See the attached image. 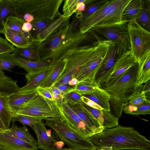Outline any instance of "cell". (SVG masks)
<instances>
[{"label":"cell","mask_w":150,"mask_h":150,"mask_svg":"<svg viewBox=\"0 0 150 150\" xmlns=\"http://www.w3.org/2000/svg\"><path fill=\"white\" fill-rule=\"evenodd\" d=\"M20 88L17 84V81L6 76L0 70V94L8 96L18 93Z\"/></svg>","instance_id":"27"},{"label":"cell","mask_w":150,"mask_h":150,"mask_svg":"<svg viewBox=\"0 0 150 150\" xmlns=\"http://www.w3.org/2000/svg\"><path fill=\"white\" fill-rule=\"evenodd\" d=\"M137 73V85L139 87L150 79V54L139 63Z\"/></svg>","instance_id":"28"},{"label":"cell","mask_w":150,"mask_h":150,"mask_svg":"<svg viewBox=\"0 0 150 150\" xmlns=\"http://www.w3.org/2000/svg\"><path fill=\"white\" fill-rule=\"evenodd\" d=\"M86 0H79V2L77 4L76 10L77 11L82 12L85 10L86 6L85 4Z\"/></svg>","instance_id":"49"},{"label":"cell","mask_w":150,"mask_h":150,"mask_svg":"<svg viewBox=\"0 0 150 150\" xmlns=\"http://www.w3.org/2000/svg\"><path fill=\"white\" fill-rule=\"evenodd\" d=\"M42 120L41 119L28 115L16 114L12 117L11 122L14 123L15 121H18L24 126L25 125H27L31 127L35 123Z\"/></svg>","instance_id":"37"},{"label":"cell","mask_w":150,"mask_h":150,"mask_svg":"<svg viewBox=\"0 0 150 150\" xmlns=\"http://www.w3.org/2000/svg\"><path fill=\"white\" fill-rule=\"evenodd\" d=\"M13 55L11 53L0 54V70L11 71L16 66L13 59Z\"/></svg>","instance_id":"36"},{"label":"cell","mask_w":150,"mask_h":150,"mask_svg":"<svg viewBox=\"0 0 150 150\" xmlns=\"http://www.w3.org/2000/svg\"><path fill=\"white\" fill-rule=\"evenodd\" d=\"M3 28V26L0 20V33H2Z\"/></svg>","instance_id":"54"},{"label":"cell","mask_w":150,"mask_h":150,"mask_svg":"<svg viewBox=\"0 0 150 150\" xmlns=\"http://www.w3.org/2000/svg\"><path fill=\"white\" fill-rule=\"evenodd\" d=\"M79 1V0H65L62 8V15L65 17H70L74 13H76L77 11L76 6Z\"/></svg>","instance_id":"38"},{"label":"cell","mask_w":150,"mask_h":150,"mask_svg":"<svg viewBox=\"0 0 150 150\" xmlns=\"http://www.w3.org/2000/svg\"><path fill=\"white\" fill-rule=\"evenodd\" d=\"M81 96L93 101L103 110L110 111V96L104 89L99 87L94 91Z\"/></svg>","instance_id":"26"},{"label":"cell","mask_w":150,"mask_h":150,"mask_svg":"<svg viewBox=\"0 0 150 150\" xmlns=\"http://www.w3.org/2000/svg\"><path fill=\"white\" fill-rule=\"evenodd\" d=\"M25 21L22 19L16 16H11L6 19L4 25V28H9L20 32L30 41L34 39L30 33H25L22 30L23 25Z\"/></svg>","instance_id":"30"},{"label":"cell","mask_w":150,"mask_h":150,"mask_svg":"<svg viewBox=\"0 0 150 150\" xmlns=\"http://www.w3.org/2000/svg\"><path fill=\"white\" fill-rule=\"evenodd\" d=\"M0 150H11L10 149L0 145Z\"/></svg>","instance_id":"53"},{"label":"cell","mask_w":150,"mask_h":150,"mask_svg":"<svg viewBox=\"0 0 150 150\" xmlns=\"http://www.w3.org/2000/svg\"><path fill=\"white\" fill-rule=\"evenodd\" d=\"M3 131L33 145L38 149L37 141L32 137L25 126L18 127L13 123L10 128Z\"/></svg>","instance_id":"25"},{"label":"cell","mask_w":150,"mask_h":150,"mask_svg":"<svg viewBox=\"0 0 150 150\" xmlns=\"http://www.w3.org/2000/svg\"><path fill=\"white\" fill-rule=\"evenodd\" d=\"M150 80L145 83L143 86L142 91L144 93L146 100L150 101Z\"/></svg>","instance_id":"47"},{"label":"cell","mask_w":150,"mask_h":150,"mask_svg":"<svg viewBox=\"0 0 150 150\" xmlns=\"http://www.w3.org/2000/svg\"><path fill=\"white\" fill-rule=\"evenodd\" d=\"M131 0H111L90 15L83 19L78 27L82 33L91 29L109 26L123 22V10Z\"/></svg>","instance_id":"4"},{"label":"cell","mask_w":150,"mask_h":150,"mask_svg":"<svg viewBox=\"0 0 150 150\" xmlns=\"http://www.w3.org/2000/svg\"><path fill=\"white\" fill-rule=\"evenodd\" d=\"M0 145L11 150H37L33 145L0 131Z\"/></svg>","instance_id":"18"},{"label":"cell","mask_w":150,"mask_h":150,"mask_svg":"<svg viewBox=\"0 0 150 150\" xmlns=\"http://www.w3.org/2000/svg\"><path fill=\"white\" fill-rule=\"evenodd\" d=\"M70 17H66L62 15L48 25L42 32L38 35L34 40L42 42L56 32L64 25L69 21Z\"/></svg>","instance_id":"24"},{"label":"cell","mask_w":150,"mask_h":150,"mask_svg":"<svg viewBox=\"0 0 150 150\" xmlns=\"http://www.w3.org/2000/svg\"><path fill=\"white\" fill-rule=\"evenodd\" d=\"M45 120V125L52 129L62 142L70 148L96 150L95 146L88 137L83 136L71 128L62 116Z\"/></svg>","instance_id":"7"},{"label":"cell","mask_w":150,"mask_h":150,"mask_svg":"<svg viewBox=\"0 0 150 150\" xmlns=\"http://www.w3.org/2000/svg\"><path fill=\"white\" fill-rule=\"evenodd\" d=\"M52 67L45 69L37 73H27L25 77L27 80V84L23 87L20 88L17 93L24 94L36 91V88L39 86L50 73Z\"/></svg>","instance_id":"17"},{"label":"cell","mask_w":150,"mask_h":150,"mask_svg":"<svg viewBox=\"0 0 150 150\" xmlns=\"http://www.w3.org/2000/svg\"><path fill=\"white\" fill-rule=\"evenodd\" d=\"M38 95L36 91L24 94L16 93L7 96L6 105L13 116L21 106Z\"/></svg>","instance_id":"19"},{"label":"cell","mask_w":150,"mask_h":150,"mask_svg":"<svg viewBox=\"0 0 150 150\" xmlns=\"http://www.w3.org/2000/svg\"><path fill=\"white\" fill-rule=\"evenodd\" d=\"M41 121L36 122L31 127L37 138V148L42 150H55L58 142L47 130Z\"/></svg>","instance_id":"15"},{"label":"cell","mask_w":150,"mask_h":150,"mask_svg":"<svg viewBox=\"0 0 150 150\" xmlns=\"http://www.w3.org/2000/svg\"><path fill=\"white\" fill-rule=\"evenodd\" d=\"M128 23H121L109 26L93 28L89 33L97 40L117 41L130 50Z\"/></svg>","instance_id":"11"},{"label":"cell","mask_w":150,"mask_h":150,"mask_svg":"<svg viewBox=\"0 0 150 150\" xmlns=\"http://www.w3.org/2000/svg\"><path fill=\"white\" fill-rule=\"evenodd\" d=\"M7 96L0 94V118L7 129L9 128L13 115L6 105Z\"/></svg>","instance_id":"33"},{"label":"cell","mask_w":150,"mask_h":150,"mask_svg":"<svg viewBox=\"0 0 150 150\" xmlns=\"http://www.w3.org/2000/svg\"><path fill=\"white\" fill-rule=\"evenodd\" d=\"M11 16H17L11 0H1L0 20L3 26L6 18Z\"/></svg>","instance_id":"31"},{"label":"cell","mask_w":150,"mask_h":150,"mask_svg":"<svg viewBox=\"0 0 150 150\" xmlns=\"http://www.w3.org/2000/svg\"><path fill=\"white\" fill-rule=\"evenodd\" d=\"M66 104L92 129L94 134L99 133L104 130L100 126L97 120L83 107L81 103L75 104Z\"/></svg>","instance_id":"16"},{"label":"cell","mask_w":150,"mask_h":150,"mask_svg":"<svg viewBox=\"0 0 150 150\" xmlns=\"http://www.w3.org/2000/svg\"><path fill=\"white\" fill-rule=\"evenodd\" d=\"M81 100L82 102L90 107L99 110H103L96 103L86 97L81 96Z\"/></svg>","instance_id":"45"},{"label":"cell","mask_w":150,"mask_h":150,"mask_svg":"<svg viewBox=\"0 0 150 150\" xmlns=\"http://www.w3.org/2000/svg\"><path fill=\"white\" fill-rule=\"evenodd\" d=\"M56 104L62 116L71 128L86 137L94 134L92 129L81 120L66 103L63 102L61 104Z\"/></svg>","instance_id":"13"},{"label":"cell","mask_w":150,"mask_h":150,"mask_svg":"<svg viewBox=\"0 0 150 150\" xmlns=\"http://www.w3.org/2000/svg\"><path fill=\"white\" fill-rule=\"evenodd\" d=\"M99 88L95 81H91L77 84L73 91L81 96L94 91Z\"/></svg>","instance_id":"34"},{"label":"cell","mask_w":150,"mask_h":150,"mask_svg":"<svg viewBox=\"0 0 150 150\" xmlns=\"http://www.w3.org/2000/svg\"><path fill=\"white\" fill-rule=\"evenodd\" d=\"M137 63L130 51L124 53L104 76L98 84V86L103 88L112 86L125 71Z\"/></svg>","instance_id":"12"},{"label":"cell","mask_w":150,"mask_h":150,"mask_svg":"<svg viewBox=\"0 0 150 150\" xmlns=\"http://www.w3.org/2000/svg\"><path fill=\"white\" fill-rule=\"evenodd\" d=\"M150 101L146 100L140 105L137 106V116L140 115H146L150 114Z\"/></svg>","instance_id":"43"},{"label":"cell","mask_w":150,"mask_h":150,"mask_svg":"<svg viewBox=\"0 0 150 150\" xmlns=\"http://www.w3.org/2000/svg\"><path fill=\"white\" fill-rule=\"evenodd\" d=\"M97 43L96 40L92 45L80 46L69 51L64 58L66 60L65 67L52 86L57 88L75 78L96 49Z\"/></svg>","instance_id":"6"},{"label":"cell","mask_w":150,"mask_h":150,"mask_svg":"<svg viewBox=\"0 0 150 150\" xmlns=\"http://www.w3.org/2000/svg\"><path fill=\"white\" fill-rule=\"evenodd\" d=\"M55 19L53 18L44 19L31 23L33 28L30 33L34 40L38 35L42 32Z\"/></svg>","instance_id":"35"},{"label":"cell","mask_w":150,"mask_h":150,"mask_svg":"<svg viewBox=\"0 0 150 150\" xmlns=\"http://www.w3.org/2000/svg\"><path fill=\"white\" fill-rule=\"evenodd\" d=\"M138 67L137 63L125 71L112 85L102 88L110 95L114 115L118 119L122 116L125 105L133 95L143 89V85L139 87L137 85Z\"/></svg>","instance_id":"3"},{"label":"cell","mask_w":150,"mask_h":150,"mask_svg":"<svg viewBox=\"0 0 150 150\" xmlns=\"http://www.w3.org/2000/svg\"><path fill=\"white\" fill-rule=\"evenodd\" d=\"M1 0H0V1Z\"/></svg>","instance_id":"58"},{"label":"cell","mask_w":150,"mask_h":150,"mask_svg":"<svg viewBox=\"0 0 150 150\" xmlns=\"http://www.w3.org/2000/svg\"><path fill=\"white\" fill-rule=\"evenodd\" d=\"M96 150L109 148L114 150H150V141L132 127L118 125L106 129L88 137Z\"/></svg>","instance_id":"1"},{"label":"cell","mask_w":150,"mask_h":150,"mask_svg":"<svg viewBox=\"0 0 150 150\" xmlns=\"http://www.w3.org/2000/svg\"><path fill=\"white\" fill-rule=\"evenodd\" d=\"M64 0H11L17 16L25 13L33 16L34 21L61 16L59 9Z\"/></svg>","instance_id":"5"},{"label":"cell","mask_w":150,"mask_h":150,"mask_svg":"<svg viewBox=\"0 0 150 150\" xmlns=\"http://www.w3.org/2000/svg\"><path fill=\"white\" fill-rule=\"evenodd\" d=\"M142 28L149 30L150 28V1L144 0L143 8L138 18L135 20Z\"/></svg>","instance_id":"32"},{"label":"cell","mask_w":150,"mask_h":150,"mask_svg":"<svg viewBox=\"0 0 150 150\" xmlns=\"http://www.w3.org/2000/svg\"><path fill=\"white\" fill-rule=\"evenodd\" d=\"M33 26L31 23L25 22L23 25L22 30L25 33H29L32 30Z\"/></svg>","instance_id":"48"},{"label":"cell","mask_w":150,"mask_h":150,"mask_svg":"<svg viewBox=\"0 0 150 150\" xmlns=\"http://www.w3.org/2000/svg\"><path fill=\"white\" fill-rule=\"evenodd\" d=\"M13 59L16 66L23 69L28 74L37 73L52 67L50 63L45 61H33L14 55Z\"/></svg>","instance_id":"20"},{"label":"cell","mask_w":150,"mask_h":150,"mask_svg":"<svg viewBox=\"0 0 150 150\" xmlns=\"http://www.w3.org/2000/svg\"><path fill=\"white\" fill-rule=\"evenodd\" d=\"M7 129L3 124L0 118V131H4Z\"/></svg>","instance_id":"52"},{"label":"cell","mask_w":150,"mask_h":150,"mask_svg":"<svg viewBox=\"0 0 150 150\" xmlns=\"http://www.w3.org/2000/svg\"><path fill=\"white\" fill-rule=\"evenodd\" d=\"M79 45L76 29L71 27L69 21L42 42L40 60L48 62L52 66L64 59L69 51L77 48Z\"/></svg>","instance_id":"2"},{"label":"cell","mask_w":150,"mask_h":150,"mask_svg":"<svg viewBox=\"0 0 150 150\" xmlns=\"http://www.w3.org/2000/svg\"><path fill=\"white\" fill-rule=\"evenodd\" d=\"M130 52L137 63L150 54V33L135 20L128 23Z\"/></svg>","instance_id":"9"},{"label":"cell","mask_w":150,"mask_h":150,"mask_svg":"<svg viewBox=\"0 0 150 150\" xmlns=\"http://www.w3.org/2000/svg\"><path fill=\"white\" fill-rule=\"evenodd\" d=\"M81 96L74 91L65 93L63 102L69 104L81 103Z\"/></svg>","instance_id":"40"},{"label":"cell","mask_w":150,"mask_h":150,"mask_svg":"<svg viewBox=\"0 0 150 150\" xmlns=\"http://www.w3.org/2000/svg\"><path fill=\"white\" fill-rule=\"evenodd\" d=\"M66 63V60L65 58H64L52 65L50 73L39 86L49 88L52 86L63 71Z\"/></svg>","instance_id":"29"},{"label":"cell","mask_w":150,"mask_h":150,"mask_svg":"<svg viewBox=\"0 0 150 150\" xmlns=\"http://www.w3.org/2000/svg\"><path fill=\"white\" fill-rule=\"evenodd\" d=\"M16 114L28 115L42 120L62 116L55 102L39 95L21 106Z\"/></svg>","instance_id":"8"},{"label":"cell","mask_w":150,"mask_h":150,"mask_svg":"<svg viewBox=\"0 0 150 150\" xmlns=\"http://www.w3.org/2000/svg\"><path fill=\"white\" fill-rule=\"evenodd\" d=\"M75 86H71L68 83L61 85L57 88L64 94L73 91Z\"/></svg>","instance_id":"46"},{"label":"cell","mask_w":150,"mask_h":150,"mask_svg":"<svg viewBox=\"0 0 150 150\" xmlns=\"http://www.w3.org/2000/svg\"></svg>","instance_id":"57"},{"label":"cell","mask_w":150,"mask_h":150,"mask_svg":"<svg viewBox=\"0 0 150 150\" xmlns=\"http://www.w3.org/2000/svg\"><path fill=\"white\" fill-rule=\"evenodd\" d=\"M78 83L77 79L76 78H74L70 80L68 83L71 86H75Z\"/></svg>","instance_id":"50"},{"label":"cell","mask_w":150,"mask_h":150,"mask_svg":"<svg viewBox=\"0 0 150 150\" xmlns=\"http://www.w3.org/2000/svg\"><path fill=\"white\" fill-rule=\"evenodd\" d=\"M55 150H91L89 149H76L71 148H62L60 149H57Z\"/></svg>","instance_id":"51"},{"label":"cell","mask_w":150,"mask_h":150,"mask_svg":"<svg viewBox=\"0 0 150 150\" xmlns=\"http://www.w3.org/2000/svg\"><path fill=\"white\" fill-rule=\"evenodd\" d=\"M144 0H131L123 11L122 20L128 23L136 20L142 12Z\"/></svg>","instance_id":"22"},{"label":"cell","mask_w":150,"mask_h":150,"mask_svg":"<svg viewBox=\"0 0 150 150\" xmlns=\"http://www.w3.org/2000/svg\"><path fill=\"white\" fill-rule=\"evenodd\" d=\"M127 51L124 45L117 41L112 42L109 47L101 67L96 74L95 81L97 84L118 58Z\"/></svg>","instance_id":"14"},{"label":"cell","mask_w":150,"mask_h":150,"mask_svg":"<svg viewBox=\"0 0 150 150\" xmlns=\"http://www.w3.org/2000/svg\"></svg>","instance_id":"56"},{"label":"cell","mask_w":150,"mask_h":150,"mask_svg":"<svg viewBox=\"0 0 150 150\" xmlns=\"http://www.w3.org/2000/svg\"><path fill=\"white\" fill-rule=\"evenodd\" d=\"M2 33L4 35L6 39L16 48L27 47L32 42L22 33L16 30L3 28Z\"/></svg>","instance_id":"23"},{"label":"cell","mask_w":150,"mask_h":150,"mask_svg":"<svg viewBox=\"0 0 150 150\" xmlns=\"http://www.w3.org/2000/svg\"><path fill=\"white\" fill-rule=\"evenodd\" d=\"M97 40L96 49L75 78L77 80V83L95 81L96 74L102 65L109 46L113 41Z\"/></svg>","instance_id":"10"},{"label":"cell","mask_w":150,"mask_h":150,"mask_svg":"<svg viewBox=\"0 0 150 150\" xmlns=\"http://www.w3.org/2000/svg\"><path fill=\"white\" fill-rule=\"evenodd\" d=\"M16 48L6 39L0 36V54L13 52Z\"/></svg>","instance_id":"41"},{"label":"cell","mask_w":150,"mask_h":150,"mask_svg":"<svg viewBox=\"0 0 150 150\" xmlns=\"http://www.w3.org/2000/svg\"><path fill=\"white\" fill-rule=\"evenodd\" d=\"M48 88L52 94L54 102L57 104H61L63 102L64 94L63 93L53 86Z\"/></svg>","instance_id":"42"},{"label":"cell","mask_w":150,"mask_h":150,"mask_svg":"<svg viewBox=\"0 0 150 150\" xmlns=\"http://www.w3.org/2000/svg\"><path fill=\"white\" fill-rule=\"evenodd\" d=\"M112 149L109 148H103L96 150H112Z\"/></svg>","instance_id":"55"},{"label":"cell","mask_w":150,"mask_h":150,"mask_svg":"<svg viewBox=\"0 0 150 150\" xmlns=\"http://www.w3.org/2000/svg\"><path fill=\"white\" fill-rule=\"evenodd\" d=\"M42 42L35 40L32 41L29 46L24 48H16L13 53L14 56L35 61H40V54Z\"/></svg>","instance_id":"21"},{"label":"cell","mask_w":150,"mask_h":150,"mask_svg":"<svg viewBox=\"0 0 150 150\" xmlns=\"http://www.w3.org/2000/svg\"><path fill=\"white\" fill-rule=\"evenodd\" d=\"M36 91L38 95L54 101L52 94L48 88L39 86L36 88Z\"/></svg>","instance_id":"44"},{"label":"cell","mask_w":150,"mask_h":150,"mask_svg":"<svg viewBox=\"0 0 150 150\" xmlns=\"http://www.w3.org/2000/svg\"><path fill=\"white\" fill-rule=\"evenodd\" d=\"M146 100H147L146 99L145 94L142 90L133 95L126 104L138 106Z\"/></svg>","instance_id":"39"}]
</instances>
